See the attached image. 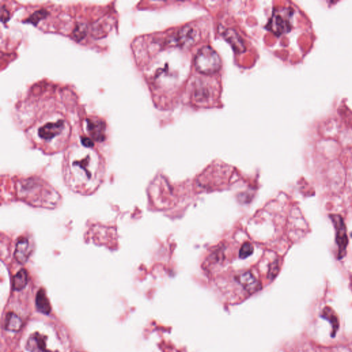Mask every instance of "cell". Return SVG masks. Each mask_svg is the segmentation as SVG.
Masks as SVG:
<instances>
[{
	"instance_id": "5",
	"label": "cell",
	"mask_w": 352,
	"mask_h": 352,
	"mask_svg": "<svg viewBox=\"0 0 352 352\" xmlns=\"http://www.w3.org/2000/svg\"><path fill=\"white\" fill-rule=\"evenodd\" d=\"M336 230V242L338 248V258L343 259L346 254L347 247L348 245V237L347 228L343 218L338 215H329Z\"/></svg>"
},
{
	"instance_id": "17",
	"label": "cell",
	"mask_w": 352,
	"mask_h": 352,
	"mask_svg": "<svg viewBox=\"0 0 352 352\" xmlns=\"http://www.w3.org/2000/svg\"><path fill=\"white\" fill-rule=\"evenodd\" d=\"M47 15V11H45V10H39V11H36L35 13H34L33 14L26 20L27 23L37 25V24L38 23L40 20L45 18Z\"/></svg>"
},
{
	"instance_id": "21",
	"label": "cell",
	"mask_w": 352,
	"mask_h": 352,
	"mask_svg": "<svg viewBox=\"0 0 352 352\" xmlns=\"http://www.w3.org/2000/svg\"><path fill=\"white\" fill-rule=\"evenodd\" d=\"M51 352V351H47V352Z\"/></svg>"
},
{
	"instance_id": "1",
	"label": "cell",
	"mask_w": 352,
	"mask_h": 352,
	"mask_svg": "<svg viewBox=\"0 0 352 352\" xmlns=\"http://www.w3.org/2000/svg\"><path fill=\"white\" fill-rule=\"evenodd\" d=\"M63 175L65 183L76 194H93L101 185L105 175V167L101 159L86 153L81 157L68 158L65 162Z\"/></svg>"
},
{
	"instance_id": "18",
	"label": "cell",
	"mask_w": 352,
	"mask_h": 352,
	"mask_svg": "<svg viewBox=\"0 0 352 352\" xmlns=\"http://www.w3.org/2000/svg\"><path fill=\"white\" fill-rule=\"evenodd\" d=\"M87 30H88L87 25H84V24H80V25H78L76 28L75 29L74 32H73V37H74L76 41L79 42L82 39L84 38L85 35H86Z\"/></svg>"
},
{
	"instance_id": "9",
	"label": "cell",
	"mask_w": 352,
	"mask_h": 352,
	"mask_svg": "<svg viewBox=\"0 0 352 352\" xmlns=\"http://www.w3.org/2000/svg\"><path fill=\"white\" fill-rule=\"evenodd\" d=\"M32 252V247L28 239L21 237L19 239L15 251V257L20 264H25L28 260Z\"/></svg>"
},
{
	"instance_id": "20",
	"label": "cell",
	"mask_w": 352,
	"mask_h": 352,
	"mask_svg": "<svg viewBox=\"0 0 352 352\" xmlns=\"http://www.w3.org/2000/svg\"><path fill=\"white\" fill-rule=\"evenodd\" d=\"M81 143L85 148H92L94 147V143L92 139L87 137L81 138Z\"/></svg>"
},
{
	"instance_id": "13",
	"label": "cell",
	"mask_w": 352,
	"mask_h": 352,
	"mask_svg": "<svg viewBox=\"0 0 352 352\" xmlns=\"http://www.w3.org/2000/svg\"><path fill=\"white\" fill-rule=\"evenodd\" d=\"M36 307L41 313L49 314L51 312V305L46 296L45 290L40 289L36 296Z\"/></svg>"
},
{
	"instance_id": "6",
	"label": "cell",
	"mask_w": 352,
	"mask_h": 352,
	"mask_svg": "<svg viewBox=\"0 0 352 352\" xmlns=\"http://www.w3.org/2000/svg\"><path fill=\"white\" fill-rule=\"evenodd\" d=\"M199 30L196 27L192 25H186L181 28L177 33L174 36L173 41L177 45L184 48H189L194 46L199 40Z\"/></svg>"
},
{
	"instance_id": "12",
	"label": "cell",
	"mask_w": 352,
	"mask_h": 352,
	"mask_svg": "<svg viewBox=\"0 0 352 352\" xmlns=\"http://www.w3.org/2000/svg\"><path fill=\"white\" fill-rule=\"evenodd\" d=\"M223 37L236 52H242L245 50V44H244L243 39L233 29L226 30L223 32Z\"/></svg>"
},
{
	"instance_id": "4",
	"label": "cell",
	"mask_w": 352,
	"mask_h": 352,
	"mask_svg": "<svg viewBox=\"0 0 352 352\" xmlns=\"http://www.w3.org/2000/svg\"><path fill=\"white\" fill-rule=\"evenodd\" d=\"M292 11L290 8H277L273 12L271 20L267 25L268 28L275 35H280L290 31L291 28L290 18Z\"/></svg>"
},
{
	"instance_id": "15",
	"label": "cell",
	"mask_w": 352,
	"mask_h": 352,
	"mask_svg": "<svg viewBox=\"0 0 352 352\" xmlns=\"http://www.w3.org/2000/svg\"><path fill=\"white\" fill-rule=\"evenodd\" d=\"M22 327V319L14 312H8L5 320V329L8 331H18Z\"/></svg>"
},
{
	"instance_id": "19",
	"label": "cell",
	"mask_w": 352,
	"mask_h": 352,
	"mask_svg": "<svg viewBox=\"0 0 352 352\" xmlns=\"http://www.w3.org/2000/svg\"><path fill=\"white\" fill-rule=\"evenodd\" d=\"M254 247L250 242H246L241 247L239 255L242 259H246L253 253Z\"/></svg>"
},
{
	"instance_id": "14",
	"label": "cell",
	"mask_w": 352,
	"mask_h": 352,
	"mask_svg": "<svg viewBox=\"0 0 352 352\" xmlns=\"http://www.w3.org/2000/svg\"><path fill=\"white\" fill-rule=\"evenodd\" d=\"M321 317L324 318L326 320L330 323L331 329H332V331H331V336L334 337L335 335L336 334V333H337L338 328H339V320H338L337 314H336V312H335L331 307H326L324 310H323L322 312H321Z\"/></svg>"
},
{
	"instance_id": "7",
	"label": "cell",
	"mask_w": 352,
	"mask_h": 352,
	"mask_svg": "<svg viewBox=\"0 0 352 352\" xmlns=\"http://www.w3.org/2000/svg\"><path fill=\"white\" fill-rule=\"evenodd\" d=\"M65 123L63 120L58 121L56 123H49L39 128L38 134L39 137L46 141H50L64 130Z\"/></svg>"
},
{
	"instance_id": "3",
	"label": "cell",
	"mask_w": 352,
	"mask_h": 352,
	"mask_svg": "<svg viewBox=\"0 0 352 352\" xmlns=\"http://www.w3.org/2000/svg\"><path fill=\"white\" fill-rule=\"evenodd\" d=\"M221 66V58L209 46H204L200 50L195 58V66L201 74H214L219 71Z\"/></svg>"
},
{
	"instance_id": "11",
	"label": "cell",
	"mask_w": 352,
	"mask_h": 352,
	"mask_svg": "<svg viewBox=\"0 0 352 352\" xmlns=\"http://www.w3.org/2000/svg\"><path fill=\"white\" fill-rule=\"evenodd\" d=\"M89 134L95 141L102 142L105 140V125L103 121L87 120Z\"/></svg>"
},
{
	"instance_id": "8",
	"label": "cell",
	"mask_w": 352,
	"mask_h": 352,
	"mask_svg": "<svg viewBox=\"0 0 352 352\" xmlns=\"http://www.w3.org/2000/svg\"><path fill=\"white\" fill-rule=\"evenodd\" d=\"M237 281L249 294H254L261 289V284L250 272L242 273L237 277Z\"/></svg>"
},
{
	"instance_id": "2",
	"label": "cell",
	"mask_w": 352,
	"mask_h": 352,
	"mask_svg": "<svg viewBox=\"0 0 352 352\" xmlns=\"http://www.w3.org/2000/svg\"><path fill=\"white\" fill-rule=\"evenodd\" d=\"M21 201L35 207L54 208L61 202L60 194L46 181L36 177L22 179L16 185Z\"/></svg>"
},
{
	"instance_id": "10",
	"label": "cell",
	"mask_w": 352,
	"mask_h": 352,
	"mask_svg": "<svg viewBox=\"0 0 352 352\" xmlns=\"http://www.w3.org/2000/svg\"><path fill=\"white\" fill-rule=\"evenodd\" d=\"M47 337L38 332L34 333L27 341L25 348L30 352H46Z\"/></svg>"
},
{
	"instance_id": "16",
	"label": "cell",
	"mask_w": 352,
	"mask_h": 352,
	"mask_svg": "<svg viewBox=\"0 0 352 352\" xmlns=\"http://www.w3.org/2000/svg\"><path fill=\"white\" fill-rule=\"evenodd\" d=\"M28 283V273L25 269H22L15 275L13 279V289L17 291L23 290Z\"/></svg>"
}]
</instances>
